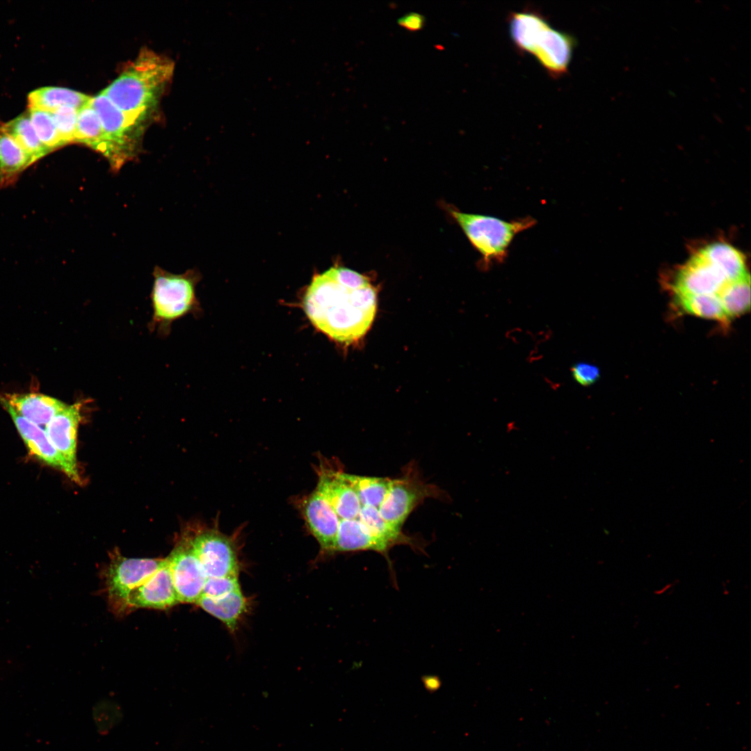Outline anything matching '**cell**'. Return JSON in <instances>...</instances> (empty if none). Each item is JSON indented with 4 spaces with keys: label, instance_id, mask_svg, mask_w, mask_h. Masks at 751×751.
Segmentation results:
<instances>
[{
    "label": "cell",
    "instance_id": "obj_1",
    "mask_svg": "<svg viewBox=\"0 0 751 751\" xmlns=\"http://www.w3.org/2000/svg\"><path fill=\"white\" fill-rule=\"evenodd\" d=\"M302 304L315 328L334 341L349 345L361 339L371 327L378 291L364 275L334 266L314 275Z\"/></svg>",
    "mask_w": 751,
    "mask_h": 751
},
{
    "label": "cell",
    "instance_id": "obj_2",
    "mask_svg": "<svg viewBox=\"0 0 751 751\" xmlns=\"http://www.w3.org/2000/svg\"><path fill=\"white\" fill-rule=\"evenodd\" d=\"M174 69L171 59L143 48L102 92L120 110L145 123L170 81Z\"/></svg>",
    "mask_w": 751,
    "mask_h": 751
},
{
    "label": "cell",
    "instance_id": "obj_3",
    "mask_svg": "<svg viewBox=\"0 0 751 751\" xmlns=\"http://www.w3.org/2000/svg\"><path fill=\"white\" fill-rule=\"evenodd\" d=\"M449 212L479 253L483 270L503 261L515 237L536 224V220L530 216L505 220L492 216L464 213L456 209H450Z\"/></svg>",
    "mask_w": 751,
    "mask_h": 751
},
{
    "label": "cell",
    "instance_id": "obj_4",
    "mask_svg": "<svg viewBox=\"0 0 751 751\" xmlns=\"http://www.w3.org/2000/svg\"><path fill=\"white\" fill-rule=\"evenodd\" d=\"M153 277L150 293L152 316L149 328L161 336H167L174 321L197 307L195 286L199 275L193 270L175 274L156 266Z\"/></svg>",
    "mask_w": 751,
    "mask_h": 751
},
{
    "label": "cell",
    "instance_id": "obj_5",
    "mask_svg": "<svg viewBox=\"0 0 751 751\" xmlns=\"http://www.w3.org/2000/svg\"><path fill=\"white\" fill-rule=\"evenodd\" d=\"M91 104L99 116L104 134V156L111 168L118 171L138 156L144 122L120 110L102 92L92 97Z\"/></svg>",
    "mask_w": 751,
    "mask_h": 751
},
{
    "label": "cell",
    "instance_id": "obj_6",
    "mask_svg": "<svg viewBox=\"0 0 751 751\" xmlns=\"http://www.w3.org/2000/svg\"><path fill=\"white\" fill-rule=\"evenodd\" d=\"M167 558H131L115 551L106 572L110 606L117 613L128 610L130 592L163 566Z\"/></svg>",
    "mask_w": 751,
    "mask_h": 751
},
{
    "label": "cell",
    "instance_id": "obj_7",
    "mask_svg": "<svg viewBox=\"0 0 751 751\" xmlns=\"http://www.w3.org/2000/svg\"><path fill=\"white\" fill-rule=\"evenodd\" d=\"M439 495L435 486L424 483L412 468L403 477L392 479L390 488L378 510L394 529L401 527L412 510L428 497Z\"/></svg>",
    "mask_w": 751,
    "mask_h": 751
},
{
    "label": "cell",
    "instance_id": "obj_8",
    "mask_svg": "<svg viewBox=\"0 0 751 751\" xmlns=\"http://www.w3.org/2000/svg\"><path fill=\"white\" fill-rule=\"evenodd\" d=\"M189 539L207 578L239 575L234 540L216 528L198 530Z\"/></svg>",
    "mask_w": 751,
    "mask_h": 751
},
{
    "label": "cell",
    "instance_id": "obj_9",
    "mask_svg": "<svg viewBox=\"0 0 751 751\" xmlns=\"http://www.w3.org/2000/svg\"><path fill=\"white\" fill-rule=\"evenodd\" d=\"M179 603H197L207 579L189 536L182 538L167 557Z\"/></svg>",
    "mask_w": 751,
    "mask_h": 751
},
{
    "label": "cell",
    "instance_id": "obj_10",
    "mask_svg": "<svg viewBox=\"0 0 751 751\" xmlns=\"http://www.w3.org/2000/svg\"><path fill=\"white\" fill-rule=\"evenodd\" d=\"M0 403L10 414L29 451L34 457L62 471L74 482H81L79 471L74 470L54 446L44 428L21 416L1 395Z\"/></svg>",
    "mask_w": 751,
    "mask_h": 751
},
{
    "label": "cell",
    "instance_id": "obj_11",
    "mask_svg": "<svg viewBox=\"0 0 751 751\" xmlns=\"http://www.w3.org/2000/svg\"><path fill=\"white\" fill-rule=\"evenodd\" d=\"M316 469L318 481L315 490L328 501L339 521L357 518L362 505L344 472L325 461L320 462Z\"/></svg>",
    "mask_w": 751,
    "mask_h": 751
},
{
    "label": "cell",
    "instance_id": "obj_12",
    "mask_svg": "<svg viewBox=\"0 0 751 751\" xmlns=\"http://www.w3.org/2000/svg\"><path fill=\"white\" fill-rule=\"evenodd\" d=\"M729 282L697 252L677 272L672 284L675 295L718 294Z\"/></svg>",
    "mask_w": 751,
    "mask_h": 751
},
{
    "label": "cell",
    "instance_id": "obj_13",
    "mask_svg": "<svg viewBox=\"0 0 751 751\" xmlns=\"http://www.w3.org/2000/svg\"><path fill=\"white\" fill-rule=\"evenodd\" d=\"M575 45L572 35L549 24L538 36L531 55L552 78H560L568 72Z\"/></svg>",
    "mask_w": 751,
    "mask_h": 751
},
{
    "label": "cell",
    "instance_id": "obj_14",
    "mask_svg": "<svg viewBox=\"0 0 751 751\" xmlns=\"http://www.w3.org/2000/svg\"><path fill=\"white\" fill-rule=\"evenodd\" d=\"M300 511L307 528L318 541L323 554H334L339 519L328 501L316 490L300 501Z\"/></svg>",
    "mask_w": 751,
    "mask_h": 751
},
{
    "label": "cell",
    "instance_id": "obj_15",
    "mask_svg": "<svg viewBox=\"0 0 751 751\" xmlns=\"http://www.w3.org/2000/svg\"><path fill=\"white\" fill-rule=\"evenodd\" d=\"M86 402L87 400H81L67 405L45 428L51 444L76 471H79L76 461L77 433L83 417L82 409Z\"/></svg>",
    "mask_w": 751,
    "mask_h": 751
},
{
    "label": "cell",
    "instance_id": "obj_16",
    "mask_svg": "<svg viewBox=\"0 0 751 751\" xmlns=\"http://www.w3.org/2000/svg\"><path fill=\"white\" fill-rule=\"evenodd\" d=\"M178 603L168 558L163 566L130 592L127 599L128 609H165Z\"/></svg>",
    "mask_w": 751,
    "mask_h": 751
},
{
    "label": "cell",
    "instance_id": "obj_17",
    "mask_svg": "<svg viewBox=\"0 0 751 751\" xmlns=\"http://www.w3.org/2000/svg\"><path fill=\"white\" fill-rule=\"evenodd\" d=\"M21 416L45 427L67 404L54 397L38 392L0 394Z\"/></svg>",
    "mask_w": 751,
    "mask_h": 751
},
{
    "label": "cell",
    "instance_id": "obj_18",
    "mask_svg": "<svg viewBox=\"0 0 751 751\" xmlns=\"http://www.w3.org/2000/svg\"><path fill=\"white\" fill-rule=\"evenodd\" d=\"M389 550L386 544L374 538L357 518L339 521L334 553L376 551L385 556L392 571L391 563L388 554Z\"/></svg>",
    "mask_w": 751,
    "mask_h": 751
},
{
    "label": "cell",
    "instance_id": "obj_19",
    "mask_svg": "<svg viewBox=\"0 0 751 751\" xmlns=\"http://www.w3.org/2000/svg\"><path fill=\"white\" fill-rule=\"evenodd\" d=\"M510 38L518 51L531 54L541 32L550 24L539 11L526 9L508 16Z\"/></svg>",
    "mask_w": 751,
    "mask_h": 751
},
{
    "label": "cell",
    "instance_id": "obj_20",
    "mask_svg": "<svg viewBox=\"0 0 751 751\" xmlns=\"http://www.w3.org/2000/svg\"><path fill=\"white\" fill-rule=\"evenodd\" d=\"M91 99L92 97L69 88L47 86L31 91L28 95V104L29 108L51 113L67 106L79 110Z\"/></svg>",
    "mask_w": 751,
    "mask_h": 751
},
{
    "label": "cell",
    "instance_id": "obj_21",
    "mask_svg": "<svg viewBox=\"0 0 751 751\" xmlns=\"http://www.w3.org/2000/svg\"><path fill=\"white\" fill-rule=\"evenodd\" d=\"M698 252L720 271L729 282L738 280L749 274L742 254L733 246L724 243L707 245Z\"/></svg>",
    "mask_w": 751,
    "mask_h": 751
},
{
    "label": "cell",
    "instance_id": "obj_22",
    "mask_svg": "<svg viewBox=\"0 0 751 751\" xmlns=\"http://www.w3.org/2000/svg\"><path fill=\"white\" fill-rule=\"evenodd\" d=\"M33 163L17 141L0 129V186L11 184Z\"/></svg>",
    "mask_w": 751,
    "mask_h": 751
},
{
    "label": "cell",
    "instance_id": "obj_23",
    "mask_svg": "<svg viewBox=\"0 0 751 751\" xmlns=\"http://www.w3.org/2000/svg\"><path fill=\"white\" fill-rule=\"evenodd\" d=\"M196 604L223 622L232 631L236 629L248 606L247 600L241 589L218 599L202 596Z\"/></svg>",
    "mask_w": 751,
    "mask_h": 751
},
{
    "label": "cell",
    "instance_id": "obj_24",
    "mask_svg": "<svg viewBox=\"0 0 751 751\" xmlns=\"http://www.w3.org/2000/svg\"><path fill=\"white\" fill-rule=\"evenodd\" d=\"M0 129L17 141L33 163L50 152L37 136L29 113L3 124Z\"/></svg>",
    "mask_w": 751,
    "mask_h": 751
},
{
    "label": "cell",
    "instance_id": "obj_25",
    "mask_svg": "<svg viewBox=\"0 0 751 751\" xmlns=\"http://www.w3.org/2000/svg\"><path fill=\"white\" fill-rule=\"evenodd\" d=\"M75 143L83 144L103 156L105 154L102 126L91 100L78 110Z\"/></svg>",
    "mask_w": 751,
    "mask_h": 751
},
{
    "label": "cell",
    "instance_id": "obj_26",
    "mask_svg": "<svg viewBox=\"0 0 751 751\" xmlns=\"http://www.w3.org/2000/svg\"><path fill=\"white\" fill-rule=\"evenodd\" d=\"M357 519L374 538L386 544L389 549L397 544H408L412 547L417 546L410 538L388 524L376 507L362 506Z\"/></svg>",
    "mask_w": 751,
    "mask_h": 751
},
{
    "label": "cell",
    "instance_id": "obj_27",
    "mask_svg": "<svg viewBox=\"0 0 751 751\" xmlns=\"http://www.w3.org/2000/svg\"><path fill=\"white\" fill-rule=\"evenodd\" d=\"M675 303L686 314L723 323L729 322L718 294L675 295Z\"/></svg>",
    "mask_w": 751,
    "mask_h": 751
},
{
    "label": "cell",
    "instance_id": "obj_28",
    "mask_svg": "<svg viewBox=\"0 0 751 751\" xmlns=\"http://www.w3.org/2000/svg\"><path fill=\"white\" fill-rule=\"evenodd\" d=\"M344 477L356 492L362 506L377 508L382 503L392 482V479L389 478L358 476L345 472Z\"/></svg>",
    "mask_w": 751,
    "mask_h": 751
},
{
    "label": "cell",
    "instance_id": "obj_29",
    "mask_svg": "<svg viewBox=\"0 0 751 751\" xmlns=\"http://www.w3.org/2000/svg\"><path fill=\"white\" fill-rule=\"evenodd\" d=\"M718 296L729 321L745 314L750 307V275L727 283Z\"/></svg>",
    "mask_w": 751,
    "mask_h": 751
},
{
    "label": "cell",
    "instance_id": "obj_30",
    "mask_svg": "<svg viewBox=\"0 0 751 751\" xmlns=\"http://www.w3.org/2000/svg\"><path fill=\"white\" fill-rule=\"evenodd\" d=\"M29 115L37 136L51 152L65 145L58 134L51 113L29 108Z\"/></svg>",
    "mask_w": 751,
    "mask_h": 751
},
{
    "label": "cell",
    "instance_id": "obj_31",
    "mask_svg": "<svg viewBox=\"0 0 751 751\" xmlns=\"http://www.w3.org/2000/svg\"><path fill=\"white\" fill-rule=\"evenodd\" d=\"M51 114L63 144L75 143L78 109L69 106H63Z\"/></svg>",
    "mask_w": 751,
    "mask_h": 751
},
{
    "label": "cell",
    "instance_id": "obj_32",
    "mask_svg": "<svg viewBox=\"0 0 751 751\" xmlns=\"http://www.w3.org/2000/svg\"><path fill=\"white\" fill-rule=\"evenodd\" d=\"M240 589L238 576L210 577L205 581L202 596L218 599Z\"/></svg>",
    "mask_w": 751,
    "mask_h": 751
},
{
    "label": "cell",
    "instance_id": "obj_33",
    "mask_svg": "<svg viewBox=\"0 0 751 751\" xmlns=\"http://www.w3.org/2000/svg\"><path fill=\"white\" fill-rule=\"evenodd\" d=\"M574 380L580 385L588 387L595 383L600 377L599 368L590 363L579 362L571 367Z\"/></svg>",
    "mask_w": 751,
    "mask_h": 751
},
{
    "label": "cell",
    "instance_id": "obj_34",
    "mask_svg": "<svg viewBox=\"0 0 751 751\" xmlns=\"http://www.w3.org/2000/svg\"><path fill=\"white\" fill-rule=\"evenodd\" d=\"M397 22L401 26L407 30L416 31L423 27L425 17L419 13L411 12L401 17Z\"/></svg>",
    "mask_w": 751,
    "mask_h": 751
}]
</instances>
